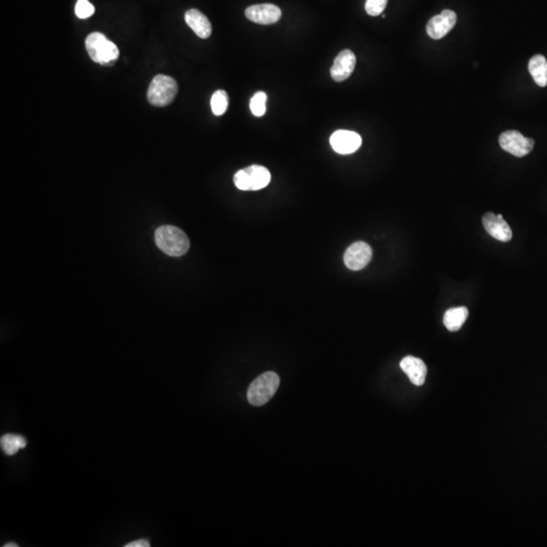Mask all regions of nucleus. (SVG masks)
Segmentation results:
<instances>
[{
    "label": "nucleus",
    "instance_id": "obj_15",
    "mask_svg": "<svg viewBox=\"0 0 547 547\" xmlns=\"http://www.w3.org/2000/svg\"><path fill=\"white\" fill-rule=\"evenodd\" d=\"M529 72L537 86L546 88L547 86V60L544 55L533 56L528 64Z\"/></svg>",
    "mask_w": 547,
    "mask_h": 547
},
{
    "label": "nucleus",
    "instance_id": "obj_17",
    "mask_svg": "<svg viewBox=\"0 0 547 547\" xmlns=\"http://www.w3.org/2000/svg\"><path fill=\"white\" fill-rule=\"evenodd\" d=\"M2 451L6 455H14L17 451L27 446V441L23 436L14 434H6L0 439Z\"/></svg>",
    "mask_w": 547,
    "mask_h": 547
},
{
    "label": "nucleus",
    "instance_id": "obj_1",
    "mask_svg": "<svg viewBox=\"0 0 547 547\" xmlns=\"http://www.w3.org/2000/svg\"><path fill=\"white\" fill-rule=\"evenodd\" d=\"M157 248L170 257H181L189 250L190 241L186 233L176 226H163L155 231Z\"/></svg>",
    "mask_w": 547,
    "mask_h": 547
},
{
    "label": "nucleus",
    "instance_id": "obj_22",
    "mask_svg": "<svg viewBox=\"0 0 547 547\" xmlns=\"http://www.w3.org/2000/svg\"><path fill=\"white\" fill-rule=\"evenodd\" d=\"M126 547H149L150 546V544H149L148 540L146 539H139L135 540V541L130 542V544L125 546Z\"/></svg>",
    "mask_w": 547,
    "mask_h": 547
},
{
    "label": "nucleus",
    "instance_id": "obj_2",
    "mask_svg": "<svg viewBox=\"0 0 547 547\" xmlns=\"http://www.w3.org/2000/svg\"><path fill=\"white\" fill-rule=\"evenodd\" d=\"M86 48L92 61L111 67L118 61L120 52L118 47L101 32H95L88 34L86 40Z\"/></svg>",
    "mask_w": 547,
    "mask_h": 547
},
{
    "label": "nucleus",
    "instance_id": "obj_19",
    "mask_svg": "<svg viewBox=\"0 0 547 547\" xmlns=\"http://www.w3.org/2000/svg\"><path fill=\"white\" fill-rule=\"evenodd\" d=\"M266 101L267 95L263 92H259L250 99V111L256 117H263L266 114Z\"/></svg>",
    "mask_w": 547,
    "mask_h": 547
},
{
    "label": "nucleus",
    "instance_id": "obj_5",
    "mask_svg": "<svg viewBox=\"0 0 547 547\" xmlns=\"http://www.w3.org/2000/svg\"><path fill=\"white\" fill-rule=\"evenodd\" d=\"M235 185L241 191H259L269 185L271 174L261 166H250L239 170L233 177Z\"/></svg>",
    "mask_w": 547,
    "mask_h": 547
},
{
    "label": "nucleus",
    "instance_id": "obj_23",
    "mask_svg": "<svg viewBox=\"0 0 547 547\" xmlns=\"http://www.w3.org/2000/svg\"><path fill=\"white\" fill-rule=\"evenodd\" d=\"M3 546L4 547H17V544H14V542H10V544H6V546Z\"/></svg>",
    "mask_w": 547,
    "mask_h": 547
},
{
    "label": "nucleus",
    "instance_id": "obj_11",
    "mask_svg": "<svg viewBox=\"0 0 547 547\" xmlns=\"http://www.w3.org/2000/svg\"><path fill=\"white\" fill-rule=\"evenodd\" d=\"M483 224L486 232L497 241L508 242L511 241L513 237V233H512L509 224L505 221L501 214L496 215L492 212L484 214Z\"/></svg>",
    "mask_w": 547,
    "mask_h": 547
},
{
    "label": "nucleus",
    "instance_id": "obj_16",
    "mask_svg": "<svg viewBox=\"0 0 547 547\" xmlns=\"http://www.w3.org/2000/svg\"><path fill=\"white\" fill-rule=\"evenodd\" d=\"M468 317V309L464 306L448 309L444 315V324L449 332H457Z\"/></svg>",
    "mask_w": 547,
    "mask_h": 547
},
{
    "label": "nucleus",
    "instance_id": "obj_7",
    "mask_svg": "<svg viewBox=\"0 0 547 547\" xmlns=\"http://www.w3.org/2000/svg\"><path fill=\"white\" fill-rule=\"evenodd\" d=\"M372 248L364 241H357L350 246L344 255V261L348 269L359 271L364 269L372 259Z\"/></svg>",
    "mask_w": 547,
    "mask_h": 547
},
{
    "label": "nucleus",
    "instance_id": "obj_10",
    "mask_svg": "<svg viewBox=\"0 0 547 547\" xmlns=\"http://www.w3.org/2000/svg\"><path fill=\"white\" fill-rule=\"evenodd\" d=\"M457 21V16L452 10H443L438 16H435L428 21L427 34L434 40H439L446 36L453 29Z\"/></svg>",
    "mask_w": 547,
    "mask_h": 547
},
{
    "label": "nucleus",
    "instance_id": "obj_12",
    "mask_svg": "<svg viewBox=\"0 0 547 547\" xmlns=\"http://www.w3.org/2000/svg\"><path fill=\"white\" fill-rule=\"evenodd\" d=\"M356 67V56L351 50H343L335 59L330 75L337 82L345 81L351 77Z\"/></svg>",
    "mask_w": 547,
    "mask_h": 547
},
{
    "label": "nucleus",
    "instance_id": "obj_18",
    "mask_svg": "<svg viewBox=\"0 0 547 547\" xmlns=\"http://www.w3.org/2000/svg\"><path fill=\"white\" fill-rule=\"evenodd\" d=\"M228 95L226 90H219L214 92L211 97V109L215 116H222L228 108Z\"/></svg>",
    "mask_w": 547,
    "mask_h": 547
},
{
    "label": "nucleus",
    "instance_id": "obj_13",
    "mask_svg": "<svg viewBox=\"0 0 547 547\" xmlns=\"http://www.w3.org/2000/svg\"><path fill=\"white\" fill-rule=\"evenodd\" d=\"M401 368L415 386H421L425 384L428 370L427 366L421 359L412 356L406 357L401 360Z\"/></svg>",
    "mask_w": 547,
    "mask_h": 547
},
{
    "label": "nucleus",
    "instance_id": "obj_20",
    "mask_svg": "<svg viewBox=\"0 0 547 547\" xmlns=\"http://www.w3.org/2000/svg\"><path fill=\"white\" fill-rule=\"evenodd\" d=\"M387 2H388V0H366L365 10H366V12L369 16H380L386 10Z\"/></svg>",
    "mask_w": 547,
    "mask_h": 547
},
{
    "label": "nucleus",
    "instance_id": "obj_6",
    "mask_svg": "<svg viewBox=\"0 0 547 547\" xmlns=\"http://www.w3.org/2000/svg\"><path fill=\"white\" fill-rule=\"evenodd\" d=\"M499 142V146L504 150L517 157H523L529 155L535 144L533 139L524 137L520 132L515 130H509L501 133Z\"/></svg>",
    "mask_w": 547,
    "mask_h": 547
},
{
    "label": "nucleus",
    "instance_id": "obj_4",
    "mask_svg": "<svg viewBox=\"0 0 547 547\" xmlns=\"http://www.w3.org/2000/svg\"><path fill=\"white\" fill-rule=\"evenodd\" d=\"M177 90L179 86L172 77L157 75L149 86L147 99L155 107H166L176 99Z\"/></svg>",
    "mask_w": 547,
    "mask_h": 547
},
{
    "label": "nucleus",
    "instance_id": "obj_14",
    "mask_svg": "<svg viewBox=\"0 0 547 547\" xmlns=\"http://www.w3.org/2000/svg\"><path fill=\"white\" fill-rule=\"evenodd\" d=\"M186 23L201 39H208L212 34V25L208 17L198 10H189L185 14Z\"/></svg>",
    "mask_w": 547,
    "mask_h": 547
},
{
    "label": "nucleus",
    "instance_id": "obj_21",
    "mask_svg": "<svg viewBox=\"0 0 547 547\" xmlns=\"http://www.w3.org/2000/svg\"><path fill=\"white\" fill-rule=\"evenodd\" d=\"M95 6L88 0H79L75 6V14L81 19H88L95 14Z\"/></svg>",
    "mask_w": 547,
    "mask_h": 547
},
{
    "label": "nucleus",
    "instance_id": "obj_3",
    "mask_svg": "<svg viewBox=\"0 0 547 547\" xmlns=\"http://www.w3.org/2000/svg\"><path fill=\"white\" fill-rule=\"evenodd\" d=\"M280 386L278 374L269 371L261 374L248 387V401L255 406H265L276 393Z\"/></svg>",
    "mask_w": 547,
    "mask_h": 547
},
{
    "label": "nucleus",
    "instance_id": "obj_9",
    "mask_svg": "<svg viewBox=\"0 0 547 547\" xmlns=\"http://www.w3.org/2000/svg\"><path fill=\"white\" fill-rule=\"evenodd\" d=\"M246 17L252 23L259 25H273L280 21L282 12L280 8L275 4H256L246 8Z\"/></svg>",
    "mask_w": 547,
    "mask_h": 547
},
{
    "label": "nucleus",
    "instance_id": "obj_8",
    "mask_svg": "<svg viewBox=\"0 0 547 547\" xmlns=\"http://www.w3.org/2000/svg\"><path fill=\"white\" fill-rule=\"evenodd\" d=\"M330 142L337 153L351 155L360 148L362 145V138L356 132L338 130L330 136Z\"/></svg>",
    "mask_w": 547,
    "mask_h": 547
}]
</instances>
